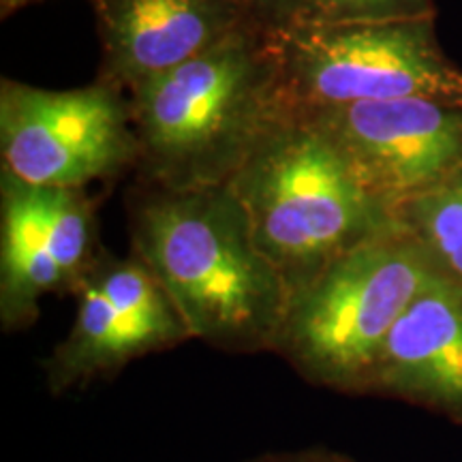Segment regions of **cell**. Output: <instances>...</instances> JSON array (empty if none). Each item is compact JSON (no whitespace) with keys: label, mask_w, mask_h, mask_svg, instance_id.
<instances>
[{"label":"cell","mask_w":462,"mask_h":462,"mask_svg":"<svg viewBox=\"0 0 462 462\" xmlns=\"http://www.w3.org/2000/svg\"><path fill=\"white\" fill-rule=\"evenodd\" d=\"M289 109L430 97L462 103V69L443 54L435 15L309 22L268 31Z\"/></svg>","instance_id":"obj_5"},{"label":"cell","mask_w":462,"mask_h":462,"mask_svg":"<svg viewBox=\"0 0 462 462\" xmlns=\"http://www.w3.org/2000/svg\"><path fill=\"white\" fill-rule=\"evenodd\" d=\"M129 234L131 251L163 285L190 338L227 354L274 349L289 291L227 184L140 182Z\"/></svg>","instance_id":"obj_1"},{"label":"cell","mask_w":462,"mask_h":462,"mask_svg":"<svg viewBox=\"0 0 462 462\" xmlns=\"http://www.w3.org/2000/svg\"><path fill=\"white\" fill-rule=\"evenodd\" d=\"M462 426V287L435 274L385 338L368 385Z\"/></svg>","instance_id":"obj_10"},{"label":"cell","mask_w":462,"mask_h":462,"mask_svg":"<svg viewBox=\"0 0 462 462\" xmlns=\"http://www.w3.org/2000/svg\"><path fill=\"white\" fill-rule=\"evenodd\" d=\"M248 17L265 31L279 28L296 17L298 0H238Z\"/></svg>","instance_id":"obj_14"},{"label":"cell","mask_w":462,"mask_h":462,"mask_svg":"<svg viewBox=\"0 0 462 462\" xmlns=\"http://www.w3.org/2000/svg\"><path fill=\"white\" fill-rule=\"evenodd\" d=\"M126 97L140 182L167 189L227 184L287 109L268 31L257 24Z\"/></svg>","instance_id":"obj_2"},{"label":"cell","mask_w":462,"mask_h":462,"mask_svg":"<svg viewBox=\"0 0 462 462\" xmlns=\"http://www.w3.org/2000/svg\"><path fill=\"white\" fill-rule=\"evenodd\" d=\"M90 5L103 54L99 79L125 92L255 24L238 0H90Z\"/></svg>","instance_id":"obj_9"},{"label":"cell","mask_w":462,"mask_h":462,"mask_svg":"<svg viewBox=\"0 0 462 462\" xmlns=\"http://www.w3.org/2000/svg\"><path fill=\"white\" fill-rule=\"evenodd\" d=\"M227 187L289 298L334 259L398 225L394 206L364 184L337 143L289 107Z\"/></svg>","instance_id":"obj_3"},{"label":"cell","mask_w":462,"mask_h":462,"mask_svg":"<svg viewBox=\"0 0 462 462\" xmlns=\"http://www.w3.org/2000/svg\"><path fill=\"white\" fill-rule=\"evenodd\" d=\"M340 148L364 184L390 206L462 170V103L407 97L293 109Z\"/></svg>","instance_id":"obj_8"},{"label":"cell","mask_w":462,"mask_h":462,"mask_svg":"<svg viewBox=\"0 0 462 462\" xmlns=\"http://www.w3.org/2000/svg\"><path fill=\"white\" fill-rule=\"evenodd\" d=\"M435 274L424 248L398 223L334 259L289 298L273 354L319 388L368 394L385 338Z\"/></svg>","instance_id":"obj_4"},{"label":"cell","mask_w":462,"mask_h":462,"mask_svg":"<svg viewBox=\"0 0 462 462\" xmlns=\"http://www.w3.org/2000/svg\"><path fill=\"white\" fill-rule=\"evenodd\" d=\"M396 221L424 248L437 274L462 287V170L401 201Z\"/></svg>","instance_id":"obj_12"},{"label":"cell","mask_w":462,"mask_h":462,"mask_svg":"<svg viewBox=\"0 0 462 462\" xmlns=\"http://www.w3.org/2000/svg\"><path fill=\"white\" fill-rule=\"evenodd\" d=\"M73 296L78 298V309L71 328L43 362L51 394L114 377L137 357L165 351L152 332L109 302L86 276Z\"/></svg>","instance_id":"obj_11"},{"label":"cell","mask_w":462,"mask_h":462,"mask_svg":"<svg viewBox=\"0 0 462 462\" xmlns=\"http://www.w3.org/2000/svg\"><path fill=\"white\" fill-rule=\"evenodd\" d=\"M125 90L97 79L73 90L0 82V173L32 187L78 189L137 167Z\"/></svg>","instance_id":"obj_6"},{"label":"cell","mask_w":462,"mask_h":462,"mask_svg":"<svg viewBox=\"0 0 462 462\" xmlns=\"http://www.w3.org/2000/svg\"><path fill=\"white\" fill-rule=\"evenodd\" d=\"M253 462H276L274 456H268V458H262V460H253Z\"/></svg>","instance_id":"obj_16"},{"label":"cell","mask_w":462,"mask_h":462,"mask_svg":"<svg viewBox=\"0 0 462 462\" xmlns=\"http://www.w3.org/2000/svg\"><path fill=\"white\" fill-rule=\"evenodd\" d=\"M435 15L432 0H298L291 22L401 20Z\"/></svg>","instance_id":"obj_13"},{"label":"cell","mask_w":462,"mask_h":462,"mask_svg":"<svg viewBox=\"0 0 462 462\" xmlns=\"http://www.w3.org/2000/svg\"><path fill=\"white\" fill-rule=\"evenodd\" d=\"M101 253L86 190L32 187L0 173V326L31 328L42 300L75 293Z\"/></svg>","instance_id":"obj_7"},{"label":"cell","mask_w":462,"mask_h":462,"mask_svg":"<svg viewBox=\"0 0 462 462\" xmlns=\"http://www.w3.org/2000/svg\"><path fill=\"white\" fill-rule=\"evenodd\" d=\"M274 458L276 462H356L343 454L330 452V449H304V452H293L285 456L279 454Z\"/></svg>","instance_id":"obj_15"}]
</instances>
